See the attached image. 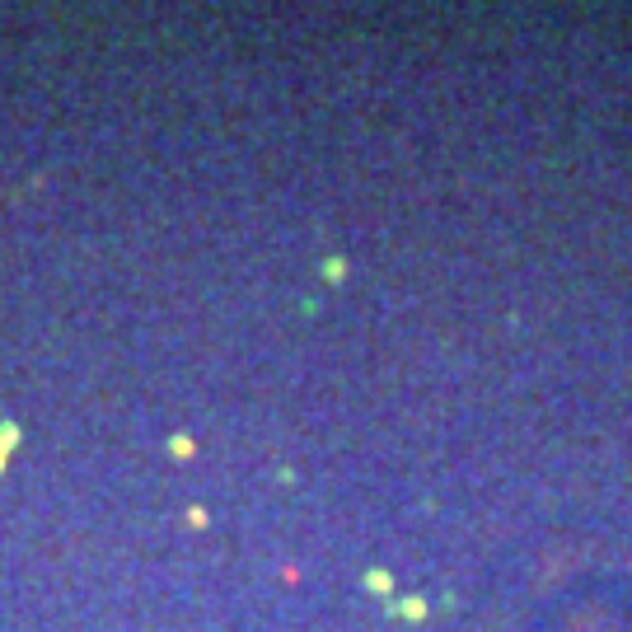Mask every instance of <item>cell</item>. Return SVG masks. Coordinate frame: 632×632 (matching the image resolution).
<instances>
[{"mask_svg":"<svg viewBox=\"0 0 632 632\" xmlns=\"http://www.w3.org/2000/svg\"><path fill=\"white\" fill-rule=\"evenodd\" d=\"M14 441H20V431H14V426H0V455H5V445H14Z\"/></svg>","mask_w":632,"mask_h":632,"instance_id":"1","label":"cell"}]
</instances>
